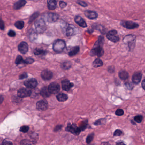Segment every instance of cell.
I'll return each instance as SVG.
<instances>
[{
  "instance_id": "1",
  "label": "cell",
  "mask_w": 145,
  "mask_h": 145,
  "mask_svg": "<svg viewBox=\"0 0 145 145\" xmlns=\"http://www.w3.org/2000/svg\"><path fill=\"white\" fill-rule=\"evenodd\" d=\"M104 42V38L103 36L100 35L98 38L97 41L94 45L93 47L90 52V55L91 56L97 55L99 57H101L104 54L103 47Z\"/></svg>"
},
{
  "instance_id": "2",
  "label": "cell",
  "mask_w": 145,
  "mask_h": 145,
  "mask_svg": "<svg viewBox=\"0 0 145 145\" xmlns=\"http://www.w3.org/2000/svg\"><path fill=\"white\" fill-rule=\"evenodd\" d=\"M35 27L36 33H42L47 29V25L44 20L43 18H39L35 23Z\"/></svg>"
},
{
  "instance_id": "3",
  "label": "cell",
  "mask_w": 145,
  "mask_h": 145,
  "mask_svg": "<svg viewBox=\"0 0 145 145\" xmlns=\"http://www.w3.org/2000/svg\"><path fill=\"white\" fill-rule=\"evenodd\" d=\"M136 36L134 35H126L123 39L124 43L128 46L130 50L134 49L136 43Z\"/></svg>"
},
{
  "instance_id": "4",
  "label": "cell",
  "mask_w": 145,
  "mask_h": 145,
  "mask_svg": "<svg viewBox=\"0 0 145 145\" xmlns=\"http://www.w3.org/2000/svg\"><path fill=\"white\" fill-rule=\"evenodd\" d=\"M65 41L61 39L55 40L53 44V49L56 52L60 53L62 52L66 47Z\"/></svg>"
},
{
  "instance_id": "5",
  "label": "cell",
  "mask_w": 145,
  "mask_h": 145,
  "mask_svg": "<svg viewBox=\"0 0 145 145\" xmlns=\"http://www.w3.org/2000/svg\"><path fill=\"white\" fill-rule=\"evenodd\" d=\"M118 32L116 30H112L108 32L106 35V37L109 41L114 43H116L120 41V38L117 35Z\"/></svg>"
},
{
  "instance_id": "6",
  "label": "cell",
  "mask_w": 145,
  "mask_h": 145,
  "mask_svg": "<svg viewBox=\"0 0 145 145\" xmlns=\"http://www.w3.org/2000/svg\"><path fill=\"white\" fill-rule=\"evenodd\" d=\"M120 25L124 27L130 29H136L139 27L138 24L132 21L123 20L120 22Z\"/></svg>"
},
{
  "instance_id": "7",
  "label": "cell",
  "mask_w": 145,
  "mask_h": 145,
  "mask_svg": "<svg viewBox=\"0 0 145 145\" xmlns=\"http://www.w3.org/2000/svg\"><path fill=\"white\" fill-rule=\"evenodd\" d=\"M66 130L68 132H70L71 133L76 135H79L81 131L80 128L78 127L75 124H68V126L66 128Z\"/></svg>"
},
{
  "instance_id": "8",
  "label": "cell",
  "mask_w": 145,
  "mask_h": 145,
  "mask_svg": "<svg viewBox=\"0 0 145 145\" xmlns=\"http://www.w3.org/2000/svg\"><path fill=\"white\" fill-rule=\"evenodd\" d=\"M59 15L52 12L47 13V14L45 15V18L46 20L49 23H53L56 22L59 19Z\"/></svg>"
},
{
  "instance_id": "9",
  "label": "cell",
  "mask_w": 145,
  "mask_h": 145,
  "mask_svg": "<svg viewBox=\"0 0 145 145\" xmlns=\"http://www.w3.org/2000/svg\"><path fill=\"white\" fill-rule=\"evenodd\" d=\"M31 91L28 88H21L18 90L17 95L18 97L20 98H25L28 97L31 95Z\"/></svg>"
},
{
  "instance_id": "10",
  "label": "cell",
  "mask_w": 145,
  "mask_h": 145,
  "mask_svg": "<svg viewBox=\"0 0 145 145\" xmlns=\"http://www.w3.org/2000/svg\"><path fill=\"white\" fill-rule=\"evenodd\" d=\"M48 89L51 93L52 94H56L60 91V85L58 83L53 82L49 86Z\"/></svg>"
},
{
  "instance_id": "11",
  "label": "cell",
  "mask_w": 145,
  "mask_h": 145,
  "mask_svg": "<svg viewBox=\"0 0 145 145\" xmlns=\"http://www.w3.org/2000/svg\"><path fill=\"white\" fill-rule=\"evenodd\" d=\"M24 85L26 87L29 89H35L37 85V82L35 78H31L24 82Z\"/></svg>"
},
{
  "instance_id": "12",
  "label": "cell",
  "mask_w": 145,
  "mask_h": 145,
  "mask_svg": "<svg viewBox=\"0 0 145 145\" xmlns=\"http://www.w3.org/2000/svg\"><path fill=\"white\" fill-rule=\"evenodd\" d=\"M48 102L45 100L39 101L36 103V108L40 111L46 110L48 108Z\"/></svg>"
},
{
  "instance_id": "13",
  "label": "cell",
  "mask_w": 145,
  "mask_h": 145,
  "mask_svg": "<svg viewBox=\"0 0 145 145\" xmlns=\"http://www.w3.org/2000/svg\"><path fill=\"white\" fill-rule=\"evenodd\" d=\"M52 76V72L49 70H43L41 73V77L45 80H50Z\"/></svg>"
},
{
  "instance_id": "14",
  "label": "cell",
  "mask_w": 145,
  "mask_h": 145,
  "mask_svg": "<svg viewBox=\"0 0 145 145\" xmlns=\"http://www.w3.org/2000/svg\"><path fill=\"white\" fill-rule=\"evenodd\" d=\"M29 49V46L27 43L24 41H22L18 46V50L21 53L25 54L27 52Z\"/></svg>"
},
{
  "instance_id": "15",
  "label": "cell",
  "mask_w": 145,
  "mask_h": 145,
  "mask_svg": "<svg viewBox=\"0 0 145 145\" xmlns=\"http://www.w3.org/2000/svg\"><path fill=\"white\" fill-rule=\"evenodd\" d=\"M61 85L63 89L66 91H69L71 88L74 86L73 83H70V81L67 80H62L61 82Z\"/></svg>"
},
{
  "instance_id": "16",
  "label": "cell",
  "mask_w": 145,
  "mask_h": 145,
  "mask_svg": "<svg viewBox=\"0 0 145 145\" xmlns=\"http://www.w3.org/2000/svg\"><path fill=\"white\" fill-rule=\"evenodd\" d=\"M84 15L89 19H95L98 17L97 13L95 11L86 10L84 11Z\"/></svg>"
},
{
  "instance_id": "17",
  "label": "cell",
  "mask_w": 145,
  "mask_h": 145,
  "mask_svg": "<svg viewBox=\"0 0 145 145\" xmlns=\"http://www.w3.org/2000/svg\"><path fill=\"white\" fill-rule=\"evenodd\" d=\"M74 21L81 27L86 28L87 26V24L85 20L80 16H76L74 18Z\"/></svg>"
},
{
  "instance_id": "18",
  "label": "cell",
  "mask_w": 145,
  "mask_h": 145,
  "mask_svg": "<svg viewBox=\"0 0 145 145\" xmlns=\"http://www.w3.org/2000/svg\"><path fill=\"white\" fill-rule=\"evenodd\" d=\"M142 78V74L140 72H137L133 74L132 77V80L134 84H137L140 82Z\"/></svg>"
},
{
  "instance_id": "19",
  "label": "cell",
  "mask_w": 145,
  "mask_h": 145,
  "mask_svg": "<svg viewBox=\"0 0 145 145\" xmlns=\"http://www.w3.org/2000/svg\"><path fill=\"white\" fill-rule=\"evenodd\" d=\"M26 4V0H18L14 3L13 6V8L15 10H18L24 6Z\"/></svg>"
},
{
  "instance_id": "20",
  "label": "cell",
  "mask_w": 145,
  "mask_h": 145,
  "mask_svg": "<svg viewBox=\"0 0 145 145\" xmlns=\"http://www.w3.org/2000/svg\"><path fill=\"white\" fill-rule=\"evenodd\" d=\"M47 7L48 9L49 10H55L56 8L57 2L56 0H47Z\"/></svg>"
},
{
  "instance_id": "21",
  "label": "cell",
  "mask_w": 145,
  "mask_h": 145,
  "mask_svg": "<svg viewBox=\"0 0 145 145\" xmlns=\"http://www.w3.org/2000/svg\"><path fill=\"white\" fill-rule=\"evenodd\" d=\"M40 93H41V95L43 97H45V98L49 97L50 96L51 94L49 90L48 87H43V88H42L40 91Z\"/></svg>"
},
{
  "instance_id": "22",
  "label": "cell",
  "mask_w": 145,
  "mask_h": 145,
  "mask_svg": "<svg viewBox=\"0 0 145 145\" xmlns=\"http://www.w3.org/2000/svg\"><path fill=\"white\" fill-rule=\"evenodd\" d=\"M80 50V47L78 46H75L71 48L70 52H68V55L70 56H74L76 55Z\"/></svg>"
},
{
  "instance_id": "23",
  "label": "cell",
  "mask_w": 145,
  "mask_h": 145,
  "mask_svg": "<svg viewBox=\"0 0 145 145\" xmlns=\"http://www.w3.org/2000/svg\"><path fill=\"white\" fill-rule=\"evenodd\" d=\"M92 28L93 29L96 30H99L102 34L105 33V29L103 26L100 24H94L92 26Z\"/></svg>"
},
{
  "instance_id": "24",
  "label": "cell",
  "mask_w": 145,
  "mask_h": 145,
  "mask_svg": "<svg viewBox=\"0 0 145 145\" xmlns=\"http://www.w3.org/2000/svg\"><path fill=\"white\" fill-rule=\"evenodd\" d=\"M57 99L60 102H64L68 99V97L66 94L64 93H60L57 96Z\"/></svg>"
},
{
  "instance_id": "25",
  "label": "cell",
  "mask_w": 145,
  "mask_h": 145,
  "mask_svg": "<svg viewBox=\"0 0 145 145\" xmlns=\"http://www.w3.org/2000/svg\"><path fill=\"white\" fill-rule=\"evenodd\" d=\"M119 76L122 80H126L128 78V74L126 71L122 70L119 73Z\"/></svg>"
},
{
  "instance_id": "26",
  "label": "cell",
  "mask_w": 145,
  "mask_h": 145,
  "mask_svg": "<svg viewBox=\"0 0 145 145\" xmlns=\"http://www.w3.org/2000/svg\"><path fill=\"white\" fill-rule=\"evenodd\" d=\"M74 33V29L72 26L69 25L66 29V35L67 36H72Z\"/></svg>"
},
{
  "instance_id": "27",
  "label": "cell",
  "mask_w": 145,
  "mask_h": 145,
  "mask_svg": "<svg viewBox=\"0 0 145 145\" xmlns=\"http://www.w3.org/2000/svg\"><path fill=\"white\" fill-rule=\"evenodd\" d=\"M92 65L95 68H98V67H101L103 66V62L101 59L97 58L94 60L93 62Z\"/></svg>"
},
{
  "instance_id": "28",
  "label": "cell",
  "mask_w": 145,
  "mask_h": 145,
  "mask_svg": "<svg viewBox=\"0 0 145 145\" xmlns=\"http://www.w3.org/2000/svg\"><path fill=\"white\" fill-rule=\"evenodd\" d=\"M14 26L18 29H22L24 27V22L22 20H19L14 23Z\"/></svg>"
},
{
  "instance_id": "29",
  "label": "cell",
  "mask_w": 145,
  "mask_h": 145,
  "mask_svg": "<svg viewBox=\"0 0 145 145\" xmlns=\"http://www.w3.org/2000/svg\"><path fill=\"white\" fill-rule=\"evenodd\" d=\"M47 52L43 49L36 48L34 50V54L35 55H44Z\"/></svg>"
},
{
  "instance_id": "30",
  "label": "cell",
  "mask_w": 145,
  "mask_h": 145,
  "mask_svg": "<svg viewBox=\"0 0 145 145\" xmlns=\"http://www.w3.org/2000/svg\"><path fill=\"white\" fill-rule=\"evenodd\" d=\"M72 64L70 62H66L61 64V67L64 70H68L71 67Z\"/></svg>"
},
{
  "instance_id": "31",
  "label": "cell",
  "mask_w": 145,
  "mask_h": 145,
  "mask_svg": "<svg viewBox=\"0 0 145 145\" xmlns=\"http://www.w3.org/2000/svg\"><path fill=\"white\" fill-rule=\"evenodd\" d=\"M24 60H23V58L21 55H18L17 56L15 61V64L17 65H18L21 63L24 64Z\"/></svg>"
},
{
  "instance_id": "32",
  "label": "cell",
  "mask_w": 145,
  "mask_h": 145,
  "mask_svg": "<svg viewBox=\"0 0 145 145\" xmlns=\"http://www.w3.org/2000/svg\"><path fill=\"white\" fill-rule=\"evenodd\" d=\"M39 12H36L34 13L29 18V23H32L36 18H37V17H39Z\"/></svg>"
},
{
  "instance_id": "33",
  "label": "cell",
  "mask_w": 145,
  "mask_h": 145,
  "mask_svg": "<svg viewBox=\"0 0 145 145\" xmlns=\"http://www.w3.org/2000/svg\"><path fill=\"white\" fill-rule=\"evenodd\" d=\"M94 136V134H93V133L91 134L88 136V137H87L86 139V143L87 144H89L91 143V142L92 141L93 139Z\"/></svg>"
},
{
  "instance_id": "34",
  "label": "cell",
  "mask_w": 145,
  "mask_h": 145,
  "mask_svg": "<svg viewBox=\"0 0 145 145\" xmlns=\"http://www.w3.org/2000/svg\"><path fill=\"white\" fill-rule=\"evenodd\" d=\"M29 127L27 126H23L20 127V131L23 133H26L29 131Z\"/></svg>"
},
{
  "instance_id": "35",
  "label": "cell",
  "mask_w": 145,
  "mask_h": 145,
  "mask_svg": "<svg viewBox=\"0 0 145 145\" xmlns=\"http://www.w3.org/2000/svg\"><path fill=\"white\" fill-rule=\"evenodd\" d=\"M134 120L136 122L140 123L143 120V116L142 115H138L136 116L134 118Z\"/></svg>"
},
{
  "instance_id": "36",
  "label": "cell",
  "mask_w": 145,
  "mask_h": 145,
  "mask_svg": "<svg viewBox=\"0 0 145 145\" xmlns=\"http://www.w3.org/2000/svg\"><path fill=\"white\" fill-rule=\"evenodd\" d=\"M34 62V60L31 58H28L24 60V64H32Z\"/></svg>"
},
{
  "instance_id": "37",
  "label": "cell",
  "mask_w": 145,
  "mask_h": 145,
  "mask_svg": "<svg viewBox=\"0 0 145 145\" xmlns=\"http://www.w3.org/2000/svg\"><path fill=\"white\" fill-rule=\"evenodd\" d=\"M76 3L77 4L80 5L81 6H83V7H86L88 6L87 4H86V3L84 1H80V0H78L76 1Z\"/></svg>"
},
{
  "instance_id": "38",
  "label": "cell",
  "mask_w": 145,
  "mask_h": 145,
  "mask_svg": "<svg viewBox=\"0 0 145 145\" xmlns=\"http://www.w3.org/2000/svg\"><path fill=\"white\" fill-rule=\"evenodd\" d=\"M59 6L61 9H64L67 6V4L66 3L63 1H60L59 3Z\"/></svg>"
},
{
  "instance_id": "39",
  "label": "cell",
  "mask_w": 145,
  "mask_h": 145,
  "mask_svg": "<svg viewBox=\"0 0 145 145\" xmlns=\"http://www.w3.org/2000/svg\"><path fill=\"white\" fill-rule=\"evenodd\" d=\"M37 35L36 34V33L34 32L31 33L30 35V40H35L37 39Z\"/></svg>"
},
{
  "instance_id": "40",
  "label": "cell",
  "mask_w": 145,
  "mask_h": 145,
  "mask_svg": "<svg viewBox=\"0 0 145 145\" xmlns=\"http://www.w3.org/2000/svg\"><path fill=\"white\" fill-rule=\"evenodd\" d=\"M87 126V124L86 123H82V124L80 125L79 128H80L81 131H84V130L86 128Z\"/></svg>"
},
{
  "instance_id": "41",
  "label": "cell",
  "mask_w": 145,
  "mask_h": 145,
  "mask_svg": "<svg viewBox=\"0 0 145 145\" xmlns=\"http://www.w3.org/2000/svg\"><path fill=\"white\" fill-rule=\"evenodd\" d=\"M8 35L10 37H14L16 36V33L14 31L12 30H10L8 33Z\"/></svg>"
},
{
  "instance_id": "42",
  "label": "cell",
  "mask_w": 145,
  "mask_h": 145,
  "mask_svg": "<svg viewBox=\"0 0 145 145\" xmlns=\"http://www.w3.org/2000/svg\"><path fill=\"white\" fill-rule=\"evenodd\" d=\"M124 114V111L122 109H118L115 112V114L118 116H121V115H123Z\"/></svg>"
},
{
  "instance_id": "43",
  "label": "cell",
  "mask_w": 145,
  "mask_h": 145,
  "mask_svg": "<svg viewBox=\"0 0 145 145\" xmlns=\"http://www.w3.org/2000/svg\"><path fill=\"white\" fill-rule=\"evenodd\" d=\"M125 87L126 88H127L128 89L131 90L133 88V84H132V83H125Z\"/></svg>"
},
{
  "instance_id": "44",
  "label": "cell",
  "mask_w": 145,
  "mask_h": 145,
  "mask_svg": "<svg viewBox=\"0 0 145 145\" xmlns=\"http://www.w3.org/2000/svg\"><path fill=\"white\" fill-rule=\"evenodd\" d=\"M122 134V132L120 130H116L114 133V135L115 136H120Z\"/></svg>"
},
{
  "instance_id": "45",
  "label": "cell",
  "mask_w": 145,
  "mask_h": 145,
  "mask_svg": "<svg viewBox=\"0 0 145 145\" xmlns=\"http://www.w3.org/2000/svg\"><path fill=\"white\" fill-rule=\"evenodd\" d=\"M4 24L3 21L2 20H1V21H0V28L1 30H4Z\"/></svg>"
},
{
  "instance_id": "46",
  "label": "cell",
  "mask_w": 145,
  "mask_h": 145,
  "mask_svg": "<svg viewBox=\"0 0 145 145\" xmlns=\"http://www.w3.org/2000/svg\"><path fill=\"white\" fill-rule=\"evenodd\" d=\"M28 75L26 73H23L22 74H20L19 76L20 79H23L26 78L27 77Z\"/></svg>"
},
{
  "instance_id": "47",
  "label": "cell",
  "mask_w": 145,
  "mask_h": 145,
  "mask_svg": "<svg viewBox=\"0 0 145 145\" xmlns=\"http://www.w3.org/2000/svg\"><path fill=\"white\" fill-rule=\"evenodd\" d=\"M61 127H62V126H61V125H58L54 128V131H55V132L59 131V130L61 129Z\"/></svg>"
},
{
  "instance_id": "48",
  "label": "cell",
  "mask_w": 145,
  "mask_h": 145,
  "mask_svg": "<svg viewBox=\"0 0 145 145\" xmlns=\"http://www.w3.org/2000/svg\"><path fill=\"white\" fill-rule=\"evenodd\" d=\"M2 145H12V143L11 142L8 141H5L3 142Z\"/></svg>"
},
{
  "instance_id": "49",
  "label": "cell",
  "mask_w": 145,
  "mask_h": 145,
  "mask_svg": "<svg viewBox=\"0 0 145 145\" xmlns=\"http://www.w3.org/2000/svg\"><path fill=\"white\" fill-rule=\"evenodd\" d=\"M23 141H21V144H30L31 143H29V142L28 141V140H23Z\"/></svg>"
},
{
  "instance_id": "50",
  "label": "cell",
  "mask_w": 145,
  "mask_h": 145,
  "mask_svg": "<svg viewBox=\"0 0 145 145\" xmlns=\"http://www.w3.org/2000/svg\"><path fill=\"white\" fill-rule=\"evenodd\" d=\"M142 86L143 89H144V90H145V79L142 81Z\"/></svg>"
},
{
  "instance_id": "51",
  "label": "cell",
  "mask_w": 145,
  "mask_h": 145,
  "mask_svg": "<svg viewBox=\"0 0 145 145\" xmlns=\"http://www.w3.org/2000/svg\"><path fill=\"white\" fill-rule=\"evenodd\" d=\"M108 71H109V72H110V73H112V71L113 72H114V68L112 67H110V68H109V69H108Z\"/></svg>"
},
{
  "instance_id": "52",
  "label": "cell",
  "mask_w": 145,
  "mask_h": 145,
  "mask_svg": "<svg viewBox=\"0 0 145 145\" xmlns=\"http://www.w3.org/2000/svg\"><path fill=\"white\" fill-rule=\"evenodd\" d=\"M4 100V98L2 97V96H1V103H2L3 101Z\"/></svg>"
}]
</instances>
